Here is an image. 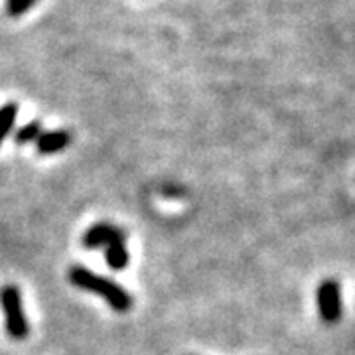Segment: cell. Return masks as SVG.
<instances>
[{
	"instance_id": "obj_1",
	"label": "cell",
	"mask_w": 355,
	"mask_h": 355,
	"mask_svg": "<svg viewBox=\"0 0 355 355\" xmlns=\"http://www.w3.org/2000/svg\"><path fill=\"white\" fill-rule=\"evenodd\" d=\"M67 279H69V282H71L76 288H79V291L97 294L99 298H103L107 304L113 308L114 312H128V310L132 308V304H135L132 296H130L121 284H116L114 280L107 279V277H101V275H97V272H93V270H89L85 266H69Z\"/></svg>"
},
{
	"instance_id": "obj_2",
	"label": "cell",
	"mask_w": 355,
	"mask_h": 355,
	"mask_svg": "<svg viewBox=\"0 0 355 355\" xmlns=\"http://www.w3.org/2000/svg\"><path fill=\"white\" fill-rule=\"evenodd\" d=\"M0 308L4 314V328L12 340H26L30 324L26 318L24 304H22V292L16 284H4L0 288Z\"/></svg>"
},
{
	"instance_id": "obj_3",
	"label": "cell",
	"mask_w": 355,
	"mask_h": 355,
	"mask_svg": "<svg viewBox=\"0 0 355 355\" xmlns=\"http://www.w3.org/2000/svg\"><path fill=\"white\" fill-rule=\"evenodd\" d=\"M316 306L320 320L326 324H336L342 318V291L334 279L320 282L316 291Z\"/></svg>"
},
{
	"instance_id": "obj_4",
	"label": "cell",
	"mask_w": 355,
	"mask_h": 355,
	"mask_svg": "<svg viewBox=\"0 0 355 355\" xmlns=\"http://www.w3.org/2000/svg\"><path fill=\"white\" fill-rule=\"evenodd\" d=\"M119 241H127V233L121 227L113 225V223L101 221V223L91 225V227L83 233L81 245L87 247V249H105V247H109L111 243Z\"/></svg>"
},
{
	"instance_id": "obj_5",
	"label": "cell",
	"mask_w": 355,
	"mask_h": 355,
	"mask_svg": "<svg viewBox=\"0 0 355 355\" xmlns=\"http://www.w3.org/2000/svg\"><path fill=\"white\" fill-rule=\"evenodd\" d=\"M36 150L38 154L50 156V154H58L65 150L71 144V135L67 130H46L36 139Z\"/></svg>"
},
{
	"instance_id": "obj_6",
	"label": "cell",
	"mask_w": 355,
	"mask_h": 355,
	"mask_svg": "<svg viewBox=\"0 0 355 355\" xmlns=\"http://www.w3.org/2000/svg\"><path fill=\"white\" fill-rule=\"evenodd\" d=\"M105 261H107L109 268H113L116 272L125 270L128 266V263H130V254H128L127 243H111L109 247H105Z\"/></svg>"
},
{
	"instance_id": "obj_7",
	"label": "cell",
	"mask_w": 355,
	"mask_h": 355,
	"mask_svg": "<svg viewBox=\"0 0 355 355\" xmlns=\"http://www.w3.org/2000/svg\"><path fill=\"white\" fill-rule=\"evenodd\" d=\"M16 116H18V105L16 103H4L0 107V144L12 132L14 125H16Z\"/></svg>"
},
{
	"instance_id": "obj_8",
	"label": "cell",
	"mask_w": 355,
	"mask_h": 355,
	"mask_svg": "<svg viewBox=\"0 0 355 355\" xmlns=\"http://www.w3.org/2000/svg\"><path fill=\"white\" fill-rule=\"evenodd\" d=\"M42 132H44L42 121H30V123H26L24 127H20L16 130L14 140H16L18 146H24V144H30V142H36V139Z\"/></svg>"
},
{
	"instance_id": "obj_9",
	"label": "cell",
	"mask_w": 355,
	"mask_h": 355,
	"mask_svg": "<svg viewBox=\"0 0 355 355\" xmlns=\"http://www.w3.org/2000/svg\"><path fill=\"white\" fill-rule=\"evenodd\" d=\"M38 0H6V12L10 16H22L26 14Z\"/></svg>"
}]
</instances>
